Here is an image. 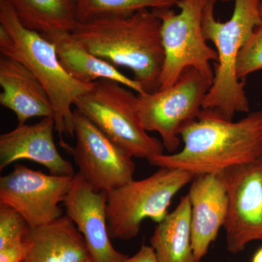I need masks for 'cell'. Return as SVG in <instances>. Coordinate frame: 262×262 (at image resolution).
Returning a JSON list of instances; mask_svg holds the SVG:
<instances>
[{
  "label": "cell",
  "instance_id": "277c9868",
  "mask_svg": "<svg viewBox=\"0 0 262 262\" xmlns=\"http://www.w3.org/2000/svg\"><path fill=\"white\" fill-rule=\"evenodd\" d=\"M216 1L207 0L202 18L204 37L213 43L218 54V61L213 63L214 78L203 110L214 111L232 120L236 113L250 111L245 81L237 78L236 67L239 51L262 24L259 10L262 0H234L233 13L225 22L215 18Z\"/></svg>",
  "mask_w": 262,
  "mask_h": 262
},
{
  "label": "cell",
  "instance_id": "44dd1931",
  "mask_svg": "<svg viewBox=\"0 0 262 262\" xmlns=\"http://www.w3.org/2000/svg\"><path fill=\"white\" fill-rule=\"evenodd\" d=\"M262 70V24L258 26L239 51L236 75L244 81L253 72Z\"/></svg>",
  "mask_w": 262,
  "mask_h": 262
},
{
  "label": "cell",
  "instance_id": "d6986e66",
  "mask_svg": "<svg viewBox=\"0 0 262 262\" xmlns=\"http://www.w3.org/2000/svg\"><path fill=\"white\" fill-rule=\"evenodd\" d=\"M20 23L29 30L51 36L72 32L77 25L73 0H8Z\"/></svg>",
  "mask_w": 262,
  "mask_h": 262
},
{
  "label": "cell",
  "instance_id": "ac0fdd59",
  "mask_svg": "<svg viewBox=\"0 0 262 262\" xmlns=\"http://www.w3.org/2000/svg\"><path fill=\"white\" fill-rule=\"evenodd\" d=\"M149 244L159 262H201L192 248L188 194L182 196L175 209L157 224Z\"/></svg>",
  "mask_w": 262,
  "mask_h": 262
},
{
  "label": "cell",
  "instance_id": "6da1fadb",
  "mask_svg": "<svg viewBox=\"0 0 262 262\" xmlns=\"http://www.w3.org/2000/svg\"><path fill=\"white\" fill-rule=\"evenodd\" d=\"M180 136L182 150L151 157L147 159L149 165L180 169L194 175L220 173L262 157V110L234 122L214 111L203 110Z\"/></svg>",
  "mask_w": 262,
  "mask_h": 262
},
{
  "label": "cell",
  "instance_id": "603a6c76",
  "mask_svg": "<svg viewBox=\"0 0 262 262\" xmlns=\"http://www.w3.org/2000/svg\"><path fill=\"white\" fill-rule=\"evenodd\" d=\"M26 252L23 239L17 241L0 249V262H23L25 261Z\"/></svg>",
  "mask_w": 262,
  "mask_h": 262
},
{
  "label": "cell",
  "instance_id": "30bf717a",
  "mask_svg": "<svg viewBox=\"0 0 262 262\" xmlns=\"http://www.w3.org/2000/svg\"><path fill=\"white\" fill-rule=\"evenodd\" d=\"M74 177L46 174L15 164L0 178V205L14 208L31 228L63 215L59 206L73 185Z\"/></svg>",
  "mask_w": 262,
  "mask_h": 262
},
{
  "label": "cell",
  "instance_id": "e0dca14e",
  "mask_svg": "<svg viewBox=\"0 0 262 262\" xmlns=\"http://www.w3.org/2000/svg\"><path fill=\"white\" fill-rule=\"evenodd\" d=\"M44 37L53 43L62 67L76 80L86 84L100 80H114L137 94H145L139 82L129 78L113 63L90 51L72 32Z\"/></svg>",
  "mask_w": 262,
  "mask_h": 262
},
{
  "label": "cell",
  "instance_id": "7402d4cb",
  "mask_svg": "<svg viewBox=\"0 0 262 262\" xmlns=\"http://www.w3.org/2000/svg\"><path fill=\"white\" fill-rule=\"evenodd\" d=\"M29 228L27 221L18 211L0 205V249L23 239Z\"/></svg>",
  "mask_w": 262,
  "mask_h": 262
},
{
  "label": "cell",
  "instance_id": "484cf974",
  "mask_svg": "<svg viewBox=\"0 0 262 262\" xmlns=\"http://www.w3.org/2000/svg\"><path fill=\"white\" fill-rule=\"evenodd\" d=\"M80 262H93V261L92 259H91V258L89 256V257L85 258V259L83 260V261Z\"/></svg>",
  "mask_w": 262,
  "mask_h": 262
},
{
  "label": "cell",
  "instance_id": "ffe728a7",
  "mask_svg": "<svg viewBox=\"0 0 262 262\" xmlns=\"http://www.w3.org/2000/svg\"><path fill=\"white\" fill-rule=\"evenodd\" d=\"M77 23L125 18L144 9L177 6L179 0H73Z\"/></svg>",
  "mask_w": 262,
  "mask_h": 262
},
{
  "label": "cell",
  "instance_id": "5bb4252c",
  "mask_svg": "<svg viewBox=\"0 0 262 262\" xmlns=\"http://www.w3.org/2000/svg\"><path fill=\"white\" fill-rule=\"evenodd\" d=\"M192 248L202 261L225 225L228 195L222 173L198 174L190 183Z\"/></svg>",
  "mask_w": 262,
  "mask_h": 262
},
{
  "label": "cell",
  "instance_id": "8fae6325",
  "mask_svg": "<svg viewBox=\"0 0 262 262\" xmlns=\"http://www.w3.org/2000/svg\"><path fill=\"white\" fill-rule=\"evenodd\" d=\"M221 173L228 195L226 246L237 254L252 241H262V157Z\"/></svg>",
  "mask_w": 262,
  "mask_h": 262
},
{
  "label": "cell",
  "instance_id": "2e32d148",
  "mask_svg": "<svg viewBox=\"0 0 262 262\" xmlns=\"http://www.w3.org/2000/svg\"><path fill=\"white\" fill-rule=\"evenodd\" d=\"M23 242L27 262H80L90 256L83 236L67 215L30 227Z\"/></svg>",
  "mask_w": 262,
  "mask_h": 262
},
{
  "label": "cell",
  "instance_id": "52a82bcc",
  "mask_svg": "<svg viewBox=\"0 0 262 262\" xmlns=\"http://www.w3.org/2000/svg\"><path fill=\"white\" fill-rule=\"evenodd\" d=\"M207 0H179L180 9H154L162 22L161 35L165 61L159 80V90L173 85L189 68L201 72L213 82L214 70L211 63L218 61L215 50L208 46L202 27Z\"/></svg>",
  "mask_w": 262,
  "mask_h": 262
},
{
  "label": "cell",
  "instance_id": "4fadbf2b",
  "mask_svg": "<svg viewBox=\"0 0 262 262\" xmlns=\"http://www.w3.org/2000/svg\"><path fill=\"white\" fill-rule=\"evenodd\" d=\"M53 117H44L33 125L18 126L0 136V170L20 160L35 162L50 174L75 177L73 165L60 154L55 144Z\"/></svg>",
  "mask_w": 262,
  "mask_h": 262
},
{
  "label": "cell",
  "instance_id": "f1b7e54d",
  "mask_svg": "<svg viewBox=\"0 0 262 262\" xmlns=\"http://www.w3.org/2000/svg\"><path fill=\"white\" fill-rule=\"evenodd\" d=\"M23 262H27V261H24Z\"/></svg>",
  "mask_w": 262,
  "mask_h": 262
},
{
  "label": "cell",
  "instance_id": "ba28073f",
  "mask_svg": "<svg viewBox=\"0 0 262 262\" xmlns=\"http://www.w3.org/2000/svg\"><path fill=\"white\" fill-rule=\"evenodd\" d=\"M211 84L201 72L189 68L168 89L137 94L136 107L141 126L147 132L158 133L170 154L177 152L181 132L201 115Z\"/></svg>",
  "mask_w": 262,
  "mask_h": 262
},
{
  "label": "cell",
  "instance_id": "83f0119b",
  "mask_svg": "<svg viewBox=\"0 0 262 262\" xmlns=\"http://www.w3.org/2000/svg\"><path fill=\"white\" fill-rule=\"evenodd\" d=\"M218 1V0H217ZM221 2H223V3H228V2L232 1V0H220Z\"/></svg>",
  "mask_w": 262,
  "mask_h": 262
},
{
  "label": "cell",
  "instance_id": "8992f818",
  "mask_svg": "<svg viewBox=\"0 0 262 262\" xmlns=\"http://www.w3.org/2000/svg\"><path fill=\"white\" fill-rule=\"evenodd\" d=\"M137 95L116 81L100 80L76 101L77 110L134 158L164 154L163 143L149 135L138 117Z\"/></svg>",
  "mask_w": 262,
  "mask_h": 262
},
{
  "label": "cell",
  "instance_id": "d4e9b609",
  "mask_svg": "<svg viewBox=\"0 0 262 262\" xmlns=\"http://www.w3.org/2000/svg\"><path fill=\"white\" fill-rule=\"evenodd\" d=\"M251 262H262V247L258 248L254 253Z\"/></svg>",
  "mask_w": 262,
  "mask_h": 262
},
{
  "label": "cell",
  "instance_id": "9a60e30c",
  "mask_svg": "<svg viewBox=\"0 0 262 262\" xmlns=\"http://www.w3.org/2000/svg\"><path fill=\"white\" fill-rule=\"evenodd\" d=\"M0 104L11 110L18 126L34 117H53L55 112L47 91L28 68L5 56L0 58Z\"/></svg>",
  "mask_w": 262,
  "mask_h": 262
},
{
  "label": "cell",
  "instance_id": "3957f363",
  "mask_svg": "<svg viewBox=\"0 0 262 262\" xmlns=\"http://www.w3.org/2000/svg\"><path fill=\"white\" fill-rule=\"evenodd\" d=\"M0 53L28 68L42 84L55 112V130L75 136L72 105L92 89L71 77L63 68L53 43L40 33L25 28L8 0H0Z\"/></svg>",
  "mask_w": 262,
  "mask_h": 262
},
{
  "label": "cell",
  "instance_id": "5b68a950",
  "mask_svg": "<svg viewBox=\"0 0 262 262\" xmlns=\"http://www.w3.org/2000/svg\"><path fill=\"white\" fill-rule=\"evenodd\" d=\"M180 169L159 168L147 178L134 180L107 192L106 222L110 238L129 241L146 219L160 223L176 194L194 179Z\"/></svg>",
  "mask_w": 262,
  "mask_h": 262
},
{
  "label": "cell",
  "instance_id": "4316f807",
  "mask_svg": "<svg viewBox=\"0 0 262 262\" xmlns=\"http://www.w3.org/2000/svg\"><path fill=\"white\" fill-rule=\"evenodd\" d=\"M259 10H260V15H261V19H262V1L261 2V3H260Z\"/></svg>",
  "mask_w": 262,
  "mask_h": 262
},
{
  "label": "cell",
  "instance_id": "cb8c5ba5",
  "mask_svg": "<svg viewBox=\"0 0 262 262\" xmlns=\"http://www.w3.org/2000/svg\"><path fill=\"white\" fill-rule=\"evenodd\" d=\"M123 262H159L151 246L142 244L140 249L132 256H127Z\"/></svg>",
  "mask_w": 262,
  "mask_h": 262
},
{
  "label": "cell",
  "instance_id": "7c38bea8",
  "mask_svg": "<svg viewBox=\"0 0 262 262\" xmlns=\"http://www.w3.org/2000/svg\"><path fill=\"white\" fill-rule=\"evenodd\" d=\"M106 201L107 192L94 190L77 173L63 206L83 236L93 262H123L128 256L117 251L110 241Z\"/></svg>",
  "mask_w": 262,
  "mask_h": 262
},
{
  "label": "cell",
  "instance_id": "9c48e42d",
  "mask_svg": "<svg viewBox=\"0 0 262 262\" xmlns=\"http://www.w3.org/2000/svg\"><path fill=\"white\" fill-rule=\"evenodd\" d=\"M76 144L71 149L81 177L97 192H108L134 180L132 156L75 108Z\"/></svg>",
  "mask_w": 262,
  "mask_h": 262
},
{
  "label": "cell",
  "instance_id": "7a4b0ae2",
  "mask_svg": "<svg viewBox=\"0 0 262 262\" xmlns=\"http://www.w3.org/2000/svg\"><path fill=\"white\" fill-rule=\"evenodd\" d=\"M162 22L152 10L77 23L72 33L96 56L132 71L145 94L159 90L165 61Z\"/></svg>",
  "mask_w": 262,
  "mask_h": 262
}]
</instances>
